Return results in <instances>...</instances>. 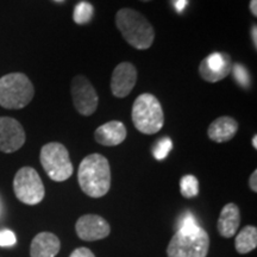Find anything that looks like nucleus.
Listing matches in <instances>:
<instances>
[{
    "label": "nucleus",
    "mask_w": 257,
    "mask_h": 257,
    "mask_svg": "<svg viewBox=\"0 0 257 257\" xmlns=\"http://www.w3.org/2000/svg\"><path fill=\"white\" fill-rule=\"evenodd\" d=\"M78 181L88 197L98 199L107 194L111 187V168L107 159L100 154L86 156L79 166Z\"/></svg>",
    "instance_id": "nucleus-1"
},
{
    "label": "nucleus",
    "mask_w": 257,
    "mask_h": 257,
    "mask_svg": "<svg viewBox=\"0 0 257 257\" xmlns=\"http://www.w3.org/2000/svg\"><path fill=\"white\" fill-rule=\"evenodd\" d=\"M115 25L131 47L146 50L153 46L155 30L148 19L136 10L120 9L115 15Z\"/></svg>",
    "instance_id": "nucleus-2"
},
{
    "label": "nucleus",
    "mask_w": 257,
    "mask_h": 257,
    "mask_svg": "<svg viewBox=\"0 0 257 257\" xmlns=\"http://www.w3.org/2000/svg\"><path fill=\"white\" fill-rule=\"evenodd\" d=\"M133 123L140 133L144 135L157 134L165 124V113L159 99L150 93L138 95L134 102Z\"/></svg>",
    "instance_id": "nucleus-3"
},
{
    "label": "nucleus",
    "mask_w": 257,
    "mask_h": 257,
    "mask_svg": "<svg viewBox=\"0 0 257 257\" xmlns=\"http://www.w3.org/2000/svg\"><path fill=\"white\" fill-rule=\"evenodd\" d=\"M35 88L30 79L23 73H10L0 79V105L18 110L30 104Z\"/></svg>",
    "instance_id": "nucleus-4"
},
{
    "label": "nucleus",
    "mask_w": 257,
    "mask_h": 257,
    "mask_svg": "<svg viewBox=\"0 0 257 257\" xmlns=\"http://www.w3.org/2000/svg\"><path fill=\"white\" fill-rule=\"evenodd\" d=\"M40 160L47 175L53 181H66L72 176L74 172L68 149L61 143L51 142L42 147Z\"/></svg>",
    "instance_id": "nucleus-5"
},
{
    "label": "nucleus",
    "mask_w": 257,
    "mask_h": 257,
    "mask_svg": "<svg viewBox=\"0 0 257 257\" xmlns=\"http://www.w3.org/2000/svg\"><path fill=\"white\" fill-rule=\"evenodd\" d=\"M210 250V237L202 227L195 233L176 231L167 246L168 257H206Z\"/></svg>",
    "instance_id": "nucleus-6"
},
{
    "label": "nucleus",
    "mask_w": 257,
    "mask_h": 257,
    "mask_svg": "<svg viewBox=\"0 0 257 257\" xmlns=\"http://www.w3.org/2000/svg\"><path fill=\"white\" fill-rule=\"evenodd\" d=\"M14 191L18 200L27 205L40 204L46 195L41 176L31 167L18 170L14 179Z\"/></svg>",
    "instance_id": "nucleus-7"
},
{
    "label": "nucleus",
    "mask_w": 257,
    "mask_h": 257,
    "mask_svg": "<svg viewBox=\"0 0 257 257\" xmlns=\"http://www.w3.org/2000/svg\"><path fill=\"white\" fill-rule=\"evenodd\" d=\"M73 104L76 111L82 115H91L98 108L99 96L91 81L83 75H76L72 80Z\"/></svg>",
    "instance_id": "nucleus-8"
},
{
    "label": "nucleus",
    "mask_w": 257,
    "mask_h": 257,
    "mask_svg": "<svg viewBox=\"0 0 257 257\" xmlns=\"http://www.w3.org/2000/svg\"><path fill=\"white\" fill-rule=\"evenodd\" d=\"M232 66V59L227 53H212L199 64V74L205 81L219 82L231 73Z\"/></svg>",
    "instance_id": "nucleus-9"
},
{
    "label": "nucleus",
    "mask_w": 257,
    "mask_h": 257,
    "mask_svg": "<svg viewBox=\"0 0 257 257\" xmlns=\"http://www.w3.org/2000/svg\"><path fill=\"white\" fill-rule=\"evenodd\" d=\"M25 143V131L15 118L0 117V152L10 154L21 149Z\"/></svg>",
    "instance_id": "nucleus-10"
},
{
    "label": "nucleus",
    "mask_w": 257,
    "mask_h": 257,
    "mask_svg": "<svg viewBox=\"0 0 257 257\" xmlns=\"http://www.w3.org/2000/svg\"><path fill=\"white\" fill-rule=\"evenodd\" d=\"M75 231L80 239L94 242L106 238L111 232V226L107 220L98 214H85L76 221Z\"/></svg>",
    "instance_id": "nucleus-11"
},
{
    "label": "nucleus",
    "mask_w": 257,
    "mask_h": 257,
    "mask_svg": "<svg viewBox=\"0 0 257 257\" xmlns=\"http://www.w3.org/2000/svg\"><path fill=\"white\" fill-rule=\"evenodd\" d=\"M137 82V69L131 62H121L115 67L111 76V91L117 98L130 94Z\"/></svg>",
    "instance_id": "nucleus-12"
},
{
    "label": "nucleus",
    "mask_w": 257,
    "mask_h": 257,
    "mask_svg": "<svg viewBox=\"0 0 257 257\" xmlns=\"http://www.w3.org/2000/svg\"><path fill=\"white\" fill-rule=\"evenodd\" d=\"M127 131L125 125L119 120H111L99 126L94 133L96 143L105 147L119 146L126 138Z\"/></svg>",
    "instance_id": "nucleus-13"
},
{
    "label": "nucleus",
    "mask_w": 257,
    "mask_h": 257,
    "mask_svg": "<svg viewBox=\"0 0 257 257\" xmlns=\"http://www.w3.org/2000/svg\"><path fill=\"white\" fill-rule=\"evenodd\" d=\"M240 225V210L233 202L226 204L221 208L217 221L218 232L224 238H231L236 234Z\"/></svg>",
    "instance_id": "nucleus-14"
},
{
    "label": "nucleus",
    "mask_w": 257,
    "mask_h": 257,
    "mask_svg": "<svg viewBox=\"0 0 257 257\" xmlns=\"http://www.w3.org/2000/svg\"><path fill=\"white\" fill-rule=\"evenodd\" d=\"M238 131V123L232 117H223L217 118L210 124L207 128L208 138L216 143H225L229 142L236 136Z\"/></svg>",
    "instance_id": "nucleus-15"
},
{
    "label": "nucleus",
    "mask_w": 257,
    "mask_h": 257,
    "mask_svg": "<svg viewBox=\"0 0 257 257\" xmlns=\"http://www.w3.org/2000/svg\"><path fill=\"white\" fill-rule=\"evenodd\" d=\"M61 242L56 234L41 232L34 237L30 246L31 257H55L60 252Z\"/></svg>",
    "instance_id": "nucleus-16"
},
{
    "label": "nucleus",
    "mask_w": 257,
    "mask_h": 257,
    "mask_svg": "<svg viewBox=\"0 0 257 257\" xmlns=\"http://www.w3.org/2000/svg\"><path fill=\"white\" fill-rule=\"evenodd\" d=\"M234 248L238 253H249L257 248V229L252 225H246L234 238Z\"/></svg>",
    "instance_id": "nucleus-17"
},
{
    "label": "nucleus",
    "mask_w": 257,
    "mask_h": 257,
    "mask_svg": "<svg viewBox=\"0 0 257 257\" xmlns=\"http://www.w3.org/2000/svg\"><path fill=\"white\" fill-rule=\"evenodd\" d=\"M180 191L182 197L192 199L199 194V181L194 175H185L180 181Z\"/></svg>",
    "instance_id": "nucleus-18"
},
{
    "label": "nucleus",
    "mask_w": 257,
    "mask_h": 257,
    "mask_svg": "<svg viewBox=\"0 0 257 257\" xmlns=\"http://www.w3.org/2000/svg\"><path fill=\"white\" fill-rule=\"evenodd\" d=\"M93 17V6L92 4L86 2H81L76 5L75 10H74V22L76 24L82 25L87 24Z\"/></svg>",
    "instance_id": "nucleus-19"
},
{
    "label": "nucleus",
    "mask_w": 257,
    "mask_h": 257,
    "mask_svg": "<svg viewBox=\"0 0 257 257\" xmlns=\"http://www.w3.org/2000/svg\"><path fill=\"white\" fill-rule=\"evenodd\" d=\"M200 230V226H199L197 219H195L193 214L189 213H185V216L181 218L179 221V230L180 232L185 233V234H191V233H195Z\"/></svg>",
    "instance_id": "nucleus-20"
},
{
    "label": "nucleus",
    "mask_w": 257,
    "mask_h": 257,
    "mask_svg": "<svg viewBox=\"0 0 257 257\" xmlns=\"http://www.w3.org/2000/svg\"><path fill=\"white\" fill-rule=\"evenodd\" d=\"M172 149H173L172 140L168 137H163L155 144V148H154V156H155L156 160L162 161L168 156V154L170 153V150Z\"/></svg>",
    "instance_id": "nucleus-21"
},
{
    "label": "nucleus",
    "mask_w": 257,
    "mask_h": 257,
    "mask_svg": "<svg viewBox=\"0 0 257 257\" xmlns=\"http://www.w3.org/2000/svg\"><path fill=\"white\" fill-rule=\"evenodd\" d=\"M231 73L233 74L234 80H236V81L238 82L242 87H245V88L249 87L250 75H249L248 70L244 68L242 64L234 63L232 66V70H231Z\"/></svg>",
    "instance_id": "nucleus-22"
},
{
    "label": "nucleus",
    "mask_w": 257,
    "mask_h": 257,
    "mask_svg": "<svg viewBox=\"0 0 257 257\" xmlns=\"http://www.w3.org/2000/svg\"><path fill=\"white\" fill-rule=\"evenodd\" d=\"M17 242L16 234L10 230L0 231V246H11Z\"/></svg>",
    "instance_id": "nucleus-23"
},
{
    "label": "nucleus",
    "mask_w": 257,
    "mask_h": 257,
    "mask_svg": "<svg viewBox=\"0 0 257 257\" xmlns=\"http://www.w3.org/2000/svg\"><path fill=\"white\" fill-rule=\"evenodd\" d=\"M69 257H95V255L88 248L81 246V248H76L74 250Z\"/></svg>",
    "instance_id": "nucleus-24"
},
{
    "label": "nucleus",
    "mask_w": 257,
    "mask_h": 257,
    "mask_svg": "<svg viewBox=\"0 0 257 257\" xmlns=\"http://www.w3.org/2000/svg\"><path fill=\"white\" fill-rule=\"evenodd\" d=\"M249 187L253 193L257 192V170H253L249 178Z\"/></svg>",
    "instance_id": "nucleus-25"
},
{
    "label": "nucleus",
    "mask_w": 257,
    "mask_h": 257,
    "mask_svg": "<svg viewBox=\"0 0 257 257\" xmlns=\"http://www.w3.org/2000/svg\"><path fill=\"white\" fill-rule=\"evenodd\" d=\"M174 6H175V10L179 12V14H182L184 10L186 9V6H187V0H175Z\"/></svg>",
    "instance_id": "nucleus-26"
},
{
    "label": "nucleus",
    "mask_w": 257,
    "mask_h": 257,
    "mask_svg": "<svg viewBox=\"0 0 257 257\" xmlns=\"http://www.w3.org/2000/svg\"><path fill=\"white\" fill-rule=\"evenodd\" d=\"M251 40L253 43V48L257 49V27H256V24H253L251 28Z\"/></svg>",
    "instance_id": "nucleus-27"
},
{
    "label": "nucleus",
    "mask_w": 257,
    "mask_h": 257,
    "mask_svg": "<svg viewBox=\"0 0 257 257\" xmlns=\"http://www.w3.org/2000/svg\"><path fill=\"white\" fill-rule=\"evenodd\" d=\"M249 9L253 17H257V0H250Z\"/></svg>",
    "instance_id": "nucleus-28"
},
{
    "label": "nucleus",
    "mask_w": 257,
    "mask_h": 257,
    "mask_svg": "<svg viewBox=\"0 0 257 257\" xmlns=\"http://www.w3.org/2000/svg\"><path fill=\"white\" fill-rule=\"evenodd\" d=\"M251 144H252L253 149H257V136H256V135H253V137L251 140Z\"/></svg>",
    "instance_id": "nucleus-29"
},
{
    "label": "nucleus",
    "mask_w": 257,
    "mask_h": 257,
    "mask_svg": "<svg viewBox=\"0 0 257 257\" xmlns=\"http://www.w3.org/2000/svg\"><path fill=\"white\" fill-rule=\"evenodd\" d=\"M141 2H144V3H148V2H152V0H141Z\"/></svg>",
    "instance_id": "nucleus-30"
},
{
    "label": "nucleus",
    "mask_w": 257,
    "mask_h": 257,
    "mask_svg": "<svg viewBox=\"0 0 257 257\" xmlns=\"http://www.w3.org/2000/svg\"><path fill=\"white\" fill-rule=\"evenodd\" d=\"M0 216H2V204H0Z\"/></svg>",
    "instance_id": "nucleus-31"
},
{
    "label": "nucleus",
    "mask_w": 257,
    "mask_h": 257,
    "mask_svg": "<svg viewBox=\"0 0 257 257\" xmlns=\"http://www.w3.org/2000/svg\"><path fill=\"white\" fill-rule=\"evenodd\" d=\"M56 2H61V0H56Z\"/></svg>",
    "instance_id": "nucleus-32"
}]
</instances>
